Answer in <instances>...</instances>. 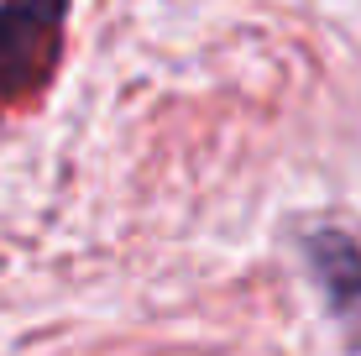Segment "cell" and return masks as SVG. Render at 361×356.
<instances>
[{"label": "cell", "mask_w": 361, "mask_h": 356, "mask_svg": "<svg viewBox=\"0 0 361 356\" xmlns=\"http://www.w3.org/2000/svg\"><path fill=\"white\" fill-rule=\"evenodd\" d=\"M68 0H0V100H32L63 58Z\"/></svg>", "instance_id": "obj_1"}, {"label": "cell", "mask_w": 361, "mask_h": 356, "mask_svg": "<svg viewBox=\"0 0 361 356\" xmlns=\"http://www.w3.org/2000/svg\"><path fill=\"white\" fill-rule=\"evenodd\" d=\"M309 262L319 273V288H325L330 309L341 320H356L361 314V247H356V236H345V231H314Z\"/></svg>", "instance_id": "obj_2"}]
</instances>
